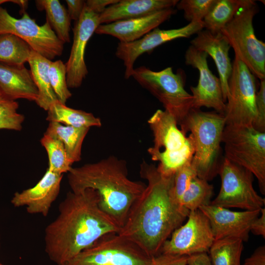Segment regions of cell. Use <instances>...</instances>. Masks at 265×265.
<instances>
[{"instance_id": "5bb4252c", "label": "cell", "mask_w": 265, "mask_h": 265, "mask_svg": "<svg viewBox=\"0 0 265 265\" xmlns=\"http://www.w3.org/2000/svg\"><path fill=\"white\" fill-rule=\"evenodd\" d=\"M208 55L190 45L185 54V63L198 70V82L196 86H191L193 97L192 108L202 107L212 108L214 111L224 115L226 103L224 100L221 84L219 78L210 70L207 61Z\"/></svg>"}, {"instance_id": "f1b7e54d", "label": "cell", "mask_w": 265, "mask_h": 265, "mask_svg": "<svg viewBox=\"0 0 265 265\" xmlns=\"http://www.w3.org/2000/svg\"><path fill=\"white\" fill-rule=\"evenodd\" d=\"M243 241L238 238H225L214 240L209 252L212 265H241Z\"/></svg>"}, {"instance_id": "f546056e", "label": "cell", "mask_w": 265, "mask_h": 265, "mask_svg": "<svg viewBox=\"0 0 265 265\" xmlns=\"http://www.w3.org/2000/svg\"><path fill=\"white\" fill-rule=\"evenodd\" d=\"M213 193V186L208 181L195 177L180 200V204L189 212L210 204Z\"/></svg>"}, {"instance_id": "f35d334b", "label": "cell", "mask_w": 265, "mask_h": 265, "mask_svg": "<svg viewBox=\"0 0 265 265\" xmlns=\"http://www.w3.org/2000/svg\"><path fill=\"white\" fill-rule=\"evenodd\" d=\"M250 232L257 236L265 238V208L261 210L260 215L252 223Z\"/></svg>"}, {"instance_id": "52a82bcc", "label": "cell", "mask_w": 265, "mask_h": 265, "mask_svg": "<svg viewBox=\"0 0 265 265\" xmlns=\"http://www.w3.org/2000/svg\"><path fill=\"white\" fill-rule=\"evenodd\" d=\"M132 77L162 104L166 111L181 126L192 108L193 97L185 88L184 74L174 73L172 67L154 71L142 66Z\"/></svg>"}, {"instance_id": "d6986e66", "label": "cell", "mask_w": 265, "mask_h": 265, "mask_svg": "<svg viewBox=\"0 0 265 265\" xmlns=\"http://www.w3.org/2000/svg\"><path fill=\"white\" fill-rule=\"evenodd\" d=\"M176 12L173 8H169L141 17L100 25L95 33L112 36L120 42H133L157 28Z\"/></svg>"}, {"instance_id": "8d00e7d4", "label": "cell", "mask_w": 265, "mask_h": 265, "mask_svg": "<svg viewBox=\"0 0 265 265\" xmlns=\"http://www.w3.org/2000/svg\"><path fill=\"white\" fill-rule=\"evenodd\" d=\"M188 257L159 253L152 257L151 265H186Z\"/></svg>"}, {"instance_id": "44dd1931", "label": "cell", "mask_w": 265, "mask_h": 265, "mask_svg": "<svg viewBox=\"0 0 265 265\" xmlns=\"http://www.w3.org/2000/svg\"><path fill=\"white\" fill-rule=\"evenodd\" d=\"M38 96L30 70L24 65L0 62V97L10 101L24 99L35 102Z\"/></svg>"}, {"instance_id": "8992f818", "label": "cell", "mask_w": 265, "mask_h": 265, "mask_svg": "<svg viewBox=\"0 0 265 265\" xmlns=\"http://www.w3.org/2000/svg\"><path fill=\"white\" fill-rule=\"evenodd\" d=\"M258 10L255 0H247L220 33L233 49L235 56L261 80H265V44L256 37L253 25Z\"/></svg>"}, {"instance_id": "ab89813d", "label": "cell", "mask_w": 265, "mask_h": 265, "mask_svg": "<svg viewBox=\"0 0 265 265\" xmlns=\"http://www.w3.org/2000/svg\"><path fill=\"white\" fill-rule=\"evenodd\" d=\"M243 265H265V246L258 247L252 254L246 258Z\"/></svg>"}, {"instance_id": "bcb514c9", "label": "cell", "mask_w": 265, "mask_h": 265, "mask_svg": "<svg viewBox=\"0 0 265 265\" xmlns=\"http://www.w3.org/2000/svg\"></svg>"}, {"instance_id": "603a6c76", "label": "cell", "mask_w": 265, "mask_h": 265, "mask_svg": "<svg viewBox=\"0 0 265 265\" xmlns=\"http://www.w3.org/2000/svg\"><path fill=\"white\" fill-rule=\"evenodd\" d=\"M51 61L33 50L28 61L32 78L38 92L35 102L45 110H48L51 105L58 100L49 78V68Z\"/></svg>"}, {"instance_id": "d6a6232c", "label": "cell", "mask_w": 265, "mask_h": 265, "mask_svg": "<svg viewBox=\"0 0 265 265\" xmlns=\"http://www.w3.org/2000/svg\"><path fill=\"white\" fill-rule=\"evenodd\" d=\"M19 104L0 97V129L17 131L22 129L25 117L18 112Z\"/></svg>"}, {"instance_id": "6da1fadb", "label": "cell", "mask_w": 265, "mask_h": 265, "mask_svg": "<svg viewBox=\"0 0 265 265\" xmlns=\"http://www.w3.org/2000/svg\"><path fill=\"white\" fill-rule=\"evenodd\" d=\"M140 174L148 185L132 206L118 234L153 257L160 253L163 243L186 219L189 211L172 193L174 174L163 175L154 165L145 161L140 165Z\"/></svg>"}, {"instance_id": "83f0119b", "label": "cell", "mask_w": 265, "mask_h": 265, "mask_svg": "<svg viewBox=\"0 0 265 265\" xmlns=\"http://www.w3.org/2000/svg\"><path fill=\"white\" fill-rule=\"evenodd\" d=\"M32 49L20 37L10 33L0 35V62L23 65L28 62Z\"/></svg>"}, {"instance_id": "e0dca14e", "label": "cell", "mask_w": 265, "mask_h": 265, "mask_svg": "<svg viewBox=\"0 0 265 265\" xmlns=\"http://www.w3.org/2000/svg\"><path fill=\"white\" fill-rule=\"evenodd\" d=\"M199 210L209 219L215 240L236 238L247 241L251 225L261 213V210L236 212L211 204Z\"/></svg>"}, {"instance_id": "ee69618b", "label": "cell", "mask_w": 265, "mask_h": 265, "mask_svg": "<svg viewBox=\"0 0 265 265\" xmlns=\"http://www.w3.org/2000/svg\"><path fill=\"white\" fill-rule=\"evenodd\" d=\"M9 1L10 0H0V5L3 3H5L6 2H9Z\"/></svg>"}, {"instance_id": "8fae6325", "label": "cell", "mask_w": 265, "mask_h": 265, "mask_svg": "<svg viewBox=\"0 0 265 265\" xmlns=\"http://www.w3.org/2000/svg\"><path fill=\"white\" fill-rule=\"evenodd\" d=\"M228 85L224 112L226 125L254 127L257 118L256 77L235 56Z\"/></svg>"}, {"instance_id": "7402d4cb", "label": "cell", "mask_w": 265, "mask_h": 265, "mask_svg": "<svg viewBox=\"0 0 265 265\" xmlns=\"http://www.w3.org/2000/svg\"><path fill=\"white\" fill-rule=\"evenodd\" d=\"M178 0H121L100 14V25L145 16L157 11L173 8Z\"/></svg>"}, {"instance_id": "d590c367", "label": "cell", "mask_w": 265, "mask_h": 265, "mask_svg": "<svg viewBox=\"0 0 265 265\" xmlns=\"http://www.w3.org/2000/svg\"><path fill=\"white\" fill-rule=\"evenodd\" d=\"M256 106L257 118L254 128L261 132H265V80H260L259 91L256 94Z\"/></svg>"}, {"instance_id": "60d3db41", "label": "cell", "mask_w": 265, "mask_h": 265, "mask_svg": "<svg viewBox=\"0 0 265 265\" xmlns=\"http://www.w3.org/2000/svg\"><path fill=\"white\" fill-rule=\"evenodd\" d=\"M119 0H88L85 5L95 13L100 14L106 8L118 1Z\"/></svg>"}, {"instance_id": "4fadbf2b", "label": "cell", "mask_w": 265, "mask_h": 265, "mask_svg": "<svg viewBox=\"0 0 265 265\" xmlns=\"http://www.w3.org/2000/svg\"><path fill=\"white\" fill-rule=\"evenodd\" d=\"M187 218L165 241L160 253L189 256L209 252L215 240L209 219L199 209L189 212Z\"/></svg>"}, {"instance_id": "9a60e30c", "label": "cell", "mask_w": 265, "mask_h": 265, "mask_svg": "<svg viewBox=\"0 0 265 265\" xmlns=\"http://www.w3.org/2000/svg\"><path fill=\"white\" fill-rule=\"evenodd\" d=\"M203 28L202 21L191 22L179 28L160 29L156 28L133 42H119L115 54L123 61L125 67V78L129 79L132 77L134 63L143 53L151 52L156 48L167 42L178 38H189Z\"/></svg>"}, {"instance_id": "3957f363", "label": "cell", "mask_w": 265, "mask_h": 265, "mask_svg": "<svg viewBox=\"0 0 265 265\" xmlns=\"http://www.w3.org/2000/svg\"><path fill=\"white\" fill-rule=\"evenodd\" d=\"M68 173L71 191L95 190L100 197L101 209L120 229L132 206L146 186L142 182L130 179L126 161L114 156L72 167Z\"/></svg>"}, {"instance_id": "4dcf8cb0", "label": "cell", "mask_w": 265, "mask_h": 265, "mask_svg": "<svg viewBox=\"0 0 265 265\" xmlns=\"http://www.w3.org/2000/svg\"><path fill=\"white\" fill-rule=\"evenodd\" d=\"M41 143L48 154V169L58 174L68 172L72 167V163L68 158L62 143L56 138L44 134Z\"/></svg>"}, {"instance_id": "ac0fdd59", "label": "cell", "mask_w": 265, "mask_h": 265, "mask_svg": "<svg viewBox=\"0 0 265 265\" xmlns=\"http://www.w3.org/2000/svg\"><path fill=\"white\" fill-rule=\"evenodd\" d=\"M62 177V174L53 173L47 169L35 186L15 192L11 200V204L15 207L25 206L29 213L47 216L59 194Z\"/></svg>"}, {"instance_id": "7a4b0ae2", "label": "cell", "mask_w": 265, "mask_h": 265, "mask_svg": "<svg viewBox=\"0 0 265 265\" xmlns=\"http://www.w3.org/2000/svg\"><path fill=\"white\" fill-rule=\"evenodd\" d=\"M98 193L90 188L67 193L56 218L45 230V250L57 265L70 261L103 236L120 228L101 209Z\"/></svg>"}, {"instance_id": "4316f807", "label": "cell", "mask_w": 265, "mask_h": 265, "mask_svg": "<svg viewBox=\"0 0 265 265\" xmlns=\"http://www.w3.org/2000/svg\"><path fill=\"white\" fill-rule=\"evenodd\" d=\"M35 3L39 10H44L46 21L57 37L64 43L70 42L71 19L67 10L58 0H37Z\"/></svg>"}, {"instance_id": "d4e9b609", "label": "cell", "mask_w": 265, "mask_h": 265, "mask_svg": "<svg viewBox=\"0 0 265 265\" xmlns=\"http://www.w3.org/2000/svg\"><path fill=\"white\" fill-rule=\"evenodd\" d=\"M46 120L49 122H56L75 128H90L101 127L100 118L92 113L67 106L58 100L49 107Z\"/></svg>"}, {"instance_id": "e575fe53", "label": "cell", "mask_w": 265, "mask_h": 265, "mask_svg": "<svg viewBox=\"0 0 265 265\" xmlns=\"http://www.w3.org/2000/svg\"><path fill=\"white\" fill-rule=\"evenodd\" d=\"M196 176H197V174L191 165V161L184 165L175 173L172 190L179 203L182 195L188 188L192 180Z\"/></svg>"}, {"instance_id": "836d02e7", "label": "cell", "mask_w": 265, "mask_h": 265, "mask_svg": "<svg viewBox=\"0 0 265 265\" xmlns=\"http://www.w3.org/2000/svg\"><path fill=\"white\" fill-rule=\"evenodd\" d=\"M215 0H181L176 6L184 12L185 18L189 22H202Z\"/></svg>"}, {"instance_id": "ba28073f", "label": "cell", "mask_w": 265, "mask_h": 265, "mask_svg": "<svg viewBox=\"0 0 265 265\" xmlns=\"http://www.w3.org/2000/svg\"><path fill=\"white\" fill-rule=\"evenodd\" d=\"M225 158L246 169L265 194V132L252 126L226 125L222 133Z\"/></svg>"}, {"instance_id": "2e32d148", "label": "cell", "mask_w": 265, "mask_h": 265, "mask_svg": "<svg viewBox=\"0 0 265 265\" xmlns=\"http://www.w3.org/2000/svg\"><path fill=\"white\" fill-rule=\"evenodd\" d=\"M99 15L85 4L80 17L75 23L73 44L65 64L69 88L79 87L88 74L84 59L85 49L89 40L100 25Z\"/></svg>"}, {"instance_id": "277c9868", "label": "cell", "mask_w": 265, "mask_h": 265, "mask_svg": "<svg viewBox=\"0 0 265 265\" xmlns=\"http://www.w3.org/2000/svg\"><path fill=\"white\" fill-rule=\"evenodd\" d=\"M225 125L223 114L191 108L180 126L184 133L190 132L193 137L194 153L191 164L199 178L209 181L218 174Z\"/></svg>"}, {"instance_id": "30bf717a", "label": "cell", "mask_w": 265, "mask_h": 265, "mask_svg": "<svg viewBox=\"0 0 265 265\" xmlns=\"http://www.w3.org/2000/svg\"><path fill=\"white\" fill-rule=\"evenodd\" d=\"M218 174L221 178V187L211 205L245 211L261 210L264 207L265 199L254 189V175L249 171L224 157L219 166Z\"/></svg>"}, {"instance_id": "5b68a950", "label": "cell", "mask_w": 265, "mask_h": 265, "mask_svg": "<svg viewBox=\"0 0 265 265\" xmlns=\"http://www.w3.org/2000/svg\"><path fill=\"white\" fill-rule=\"evenodd\" d=\"M154 136V145L148 149L151 159L159 162L158 170L164 176H171L186 163L191 161L194 141L186 136L175 119L165 110L158 109L148 119Z\"/></svg>"}, {"instance_id": "b9f144b4", "label": "cell", "mask_w": 265, "mask_h": 265, "mask_svg": "<svg viewBox=\"0 0 265 265\" xmlns=\"http://www.w3.org/2000/svg\"><path fill=\"white\" fill-rule=\"evenodd\" d=\"M186 265H212L207 253L195 254L188 257Z\"/></svg>"}, {"instance_id": "cb8c5ba5", "label": "cell", "mask_w": 265, "mask_h": 265, "mask_svg": "<svg viewBox=\"0 0 265 265\" xmlns=\"http://www.w3.org/2000/svg\"><path fill=\"white\" fill-rule=\"evenodd\" d=\"M89 128H75L56 122H49L44 134L59 139L73 164L81 160L82 143Z\"/></svg>"}, {"instance_id": "9c48e42d", "label": "cell", "mask_w": 265, "mask_h": 265, "mask_svg": "<svg viewBox=\"0 0 265 265\" xmlns=\"http://www.w3.org/2000/svg\"><path fill=\"white\" fill-rule=\"evenodd\" d=\"M152 257L118 233L106 234L61 265H151Z\"/></svg>"}, {"instance_id": "7bdbcfd3", "label": "cell", "mask_w": 265, "mask_h": 265, "mask_svg": "<svg viewBox=\"0 0 265 265\" xmlns=\"http://www.w3.org/2000/svg\"><path fill=\"white\" fill-rule=\"evenodd\" d=\"M9 2L14 3L18 5L20 7V13L23 14L26 12V9L28 6V1L25 0H12Z\"/></svg>"}, {"instance_id": "f6af8a7d", "label": "cell", "mask_w": 265, "mask_h": 265, "mask_svg": "<svg viewBox=\"0 0 265 265\" xmlns=\"http://www.w3.org/2000/svg\"><path fill=\"white\" fill-rule=\"evenodd\" d=\"M0 265H3V264H1V263H0Z\"/></svg>"}, {"instance_id": "74e56055", "label": "cell", "mask_w": 265, "mask_h": 265, "mask_svg": "<svg viewBox=\"0 0 265 265\" xmlns=\"http://www.w3.org/2000/svg\"><path fill=\"white\" fill-rule=\"evenodd\" d=\"M67 12L71 20L78 21L83 12L85 1L82 0H66Z\"/></svg>"}, {"instance_id": "484cf974", "label": "cell", "mask_w": 265, "mask_h": 265, "mask_svg": "<svg viewBox=\"0 0 265 265\" xmlns=\"http://www.w3.org/2000/svg\"><path fill=\"white\" fill-rule=\"evenodd\" d=\"M247 0H215L204 17V28L213 34L220 33Z\"/></svg>"}, {"instance_id": "7c38bea8", "label": "cell", "mask_w": 265, "mask_h": 265, "mask_svg": "<svg viewBox=\"0 0 265 265\" xmlns=\"http://www.w3.org/2000/svg\"><path fill=\"white\" fill-rule=\"evenodd\" d=\"M5 33L20 37L32 50L51 60L61 55L63 50L64 43L47 21L39 25L26 12L21 18H16L0 5V35Z\"/></svg>"}, {"instance_id": "1f68e13d", "label": "cell", "mask_w": 265, "mask_h": 265, "mask_svg": "<svg viewBox=\"0 0 265 265\" xmlns=\"http://www.w3.org/2000/svg\"><path fill=\"white\" fill-rule=\"evenodd\" d=\"M49 75L51 86L58 100L65 104L72 96L67 85L65 64L61 60L51 61L49 68Z\"/></svg>"}, {"instance_id": "ffe728a7", "label": "cell", "mask_w": 265, "mask_h": 265, "mask_svg": "<svg viewBox=\"0 0 265 265\" xmlns=\"http://www.w3.org/2000/svg\"><path fill=\"white\" fill-rule=\"evenodd\" d=\"M191 41V45L206 53L213 60L220 80L223 98L226 102L228 91V82L232 71V63L229 56L230 46L221 33L213 34L202 30Z\"/></svg>"}]
</instances>
